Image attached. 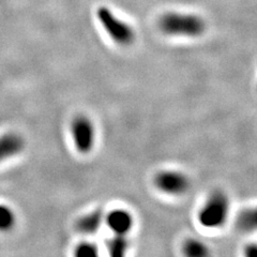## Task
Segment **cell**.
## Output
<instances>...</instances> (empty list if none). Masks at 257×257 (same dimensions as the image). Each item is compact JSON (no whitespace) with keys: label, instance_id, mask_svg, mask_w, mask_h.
Segmentation results:
<instances>
[{"label":"cell","instance_id":"cell-3","mask_svg":"<svg viewBox=\"0 0 257 257\" xmlns=\"http://www.w3.org/2000/svg\"><path fill=\"white\" fill-rule=\"evenodd\" d=\"M98 19L102 27L112 41L121 46L131 45L135 40L133 28L112 13L107 8L102 7L98 11Z\"/></svg>","mask_w":257,"mask_h":257},{"label":"cell","instance_id":"cell-11","mask_svg":"<svg viewBox=\"0 0 257 257\" xmlns=\"http://www.w3.org/2000/svg\"><path fill=\"white\" fill-rule=\"evenodd\" d=\"M183 252L189 257H204L208 255V247L198 240L190 239L184 243Z\"/></svg>","mask_w":257,"mask_h":257},{"label":"cell","instance_id":"cell-1","mask_svg":"<svg viewBox=\"0 0 257 257\" xmlns=\"http://www.w3.org/2000/svg\"><path fill=\"white\" fill-rule=\"evenodd\" d=\"M159 27L167 36L197 38L205 32L206 23L195 14L168 12L160 19Z\"/></svg>","mask_w":257,"mask_h":257},{"label":"cell","instance_id":"cell-7","mask_svg":"<svg viewBox=\"0 0 257 257\" xmlns=\"http://www.w3.org/2000/svg\"><path fill=\"white\" fill-rule=\"evenodd\" d=\"M106 224L116 235H126L132 229L134 221L130 212L116 209L107 214Z\"/></svg>","mask_w":257,"mask_h":257},{"label":"cell","instance_id":"cell-4","mask_svg":"<svg viewBox=\"0 0 257 257\" xmlns=\"http://www.w3.org/2000/svg\"><path fill=\"white\" fill-rule=\"evenodd\" d=\"M71 131L75 148L80 154H88L92 150L95 141V130L89 118L77 116L72 122Z\"/></svg>","mask_w":257,"mask_h":257},{"label":"cell","instance_id":"cell-8","mask_svg":"<svg viewBox=\"0 0 257 257\" xmlns=\"http://www.w3.org/2000/svg\"><path fill=\"white\" fill-rule=\"evenodd\" d=\"M104 216L102 211L96 210V211L90 212L89 214L82 216V218L76 222V228L80 234L92 235L100 228Z\"/></svg>","mask_w":257,"mask_h":257},{"label":"cell","instance_id":"cell-9","mask_svg":"<svg viewBox=\"0 0 257 257\" xmlns=\"http://www.w3.org/2000/svg\"><path fill=\"white\" fill-rule=\"evenodd\" d=\"M237 226L240 230L252 232L257 230V207L247 208L241 211L237 218Z\"/></svg>","mask_w":257,"mask_h":257},{"label":"cell","instance_id":"cell-13","mask_svg":"<svg viewBox=\"0 0 257 257\" xmlns=\"http://www.w3.org/2000/svg\"><path fill=\"white\" fill-rule=\"evenodd\" d=\"M75 255L78 257H94L98 255V247L91 243H82L76 246Z\"/></svg>","mask_w":257,"mask_h":257},{"label":"cell","instance_id":"cell-2","mask_svg":"<svg viewBox=\"0 0 257 257\" xmlns=\"http://www.w3.org/2000/svg\"><path fill=\"white\" fill-rule=\"evenodd\" d=\"M229 213V202L223 192H214L200 209L198 221L206 228H219L225 224Z\"/></svg>","mask_w":257,"mask_h":257},{"label":"cell","instance_id":"cell-5","mask_svg":"<svg viewBox=\"0 0 257 257\" xmlns=\"http://www.w3.org/2000/svg\"><path fill=\"white\" fill-rule=\"evenodd\" d=\"M155 183L161 192L168 195H182L190 189V180L188 177L175 171L159 173L155 178Z\"/></svg>","mask_w":257,"mask_h":257},{"label":"cell","instance_id":"cell-12","mask_svg":"<svg viewBox=\"0 0 257 257\" xmlns=\"http://www.w3.org/2000/svg\"><path fill=\"white\" fill-rule=\"evenodd\" d=\"M16 222L15 214L10 207L0 205V231L11 230Z\"/></svg>","mask_w":257,"mask_h":257},{"label":"cell","instance_id":"cell-10","mask_svg":"<svg viewBox=\"0 0 257 257\" xmlns=\"http://www.w3.org/2000/svg\"><path fill=\"white\" fill-rule=\"evenodd\" d=\"M128 248V241L125 235H116L110 238L107 242L108 253L114 257H121L125 255Z\"/></svg>","mask_w":257,"mask_h":257},{"label":"cell","instance_id":"cell-14","mask_svg":"<svg viewBox=\"0 0 257 257\" xmlns=\"http://www.w3.org/2000/svg\"><path fill=\"white\" fill-rule=\"evenodd\" d=\"M245 255L247 256H257V244H250L245 247Z\"/></svg>","mask_w":257,"mask_h":257},{"label":"cell","instance_id":"cell-6","mask_svg":"<svg viewBox=\"0 0 257 257\" xmlns=\"http://www.w3.org/2000/svg\"><path fill=\"white\" fill-rule=\"evenodd\" d=\"M25 148L23 136L9 132L0 136V162L20 155Z\"/></svg>","mask_w":257,"mask_h":257}]
</instances>
